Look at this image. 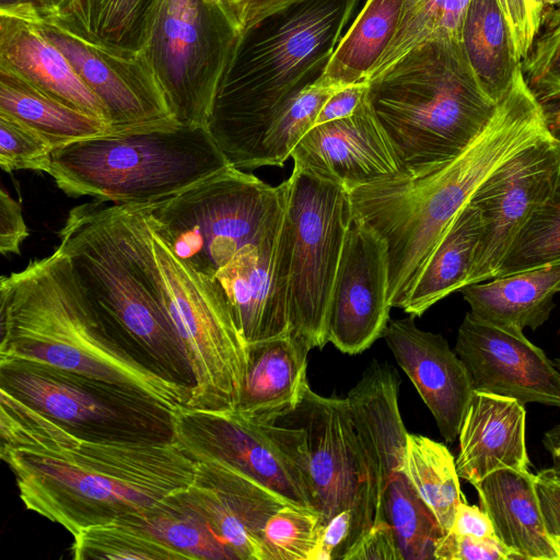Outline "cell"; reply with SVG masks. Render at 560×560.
Masks as SVG:
<instances>
[{"instance_id":"obj_1","label":"cell","mask_w":560,"mask_h":560,"mask_svg":"<svg viewBox=\"0 0 560 560\" xmlns=\"http://www.w3.org/2000/svg\"><path fill=\"white\" fill-rule=\"evenodd\" d=\"M551 137L521 68L485 128L456 156L418 176L349 191L352 213L387 245L392 307H405L430 256L478 188L509 160Z\"/></svg>"},{"instance_id":"obj_2","label":"cell","mask_w":560,"mask_h":560,"mask_svg":"<svg viewBox=\"0 0 560 560\" xmlns=\"http://www.w3.org/2000/svg\"><path fill=\"white\" fill-rule=\"evenodd\" d=\"M358 2L299 0L240 32L206 121L231 166H261L271 121L322 78Z\"/></svg>"},{"instance_id":"obj_3","label":"cell","mask_w":560,"mask_h":560,"mask_svg":"<svg viewBox=\"0 0 560 560\" xmlns=\"http://www.w3.org/2000/svg\"><path fill=\"white\" fill-rule=\"evenodd\" d=\"M0 359H21L135 388L173 411L191 386L133 355L106 325L57 248L0 278Z\"/></svg>"},{"instance_id":"obj_4","label":"cell","mask_w":560,"mask_h":560,"mask_svg":"<svg viewBox=\"0 0 560 560\" xmlns=\"http://www.w3.org/2000/svg\"><path fill=\"white\" fill-rule=\"evenodd\" d=\"M25 508L81 529L141 514L194 482L197 462L176 441H85L58 451L0 454Z\"/></svg>"},{"instance_id":"obj_5","label":"cell","mask_w":560,"mask_h":560,"mask_svg":"<svg viewBox=\"0 0 560 560\" xmlns=\"http://www.w3.org/2000/svg\"><path fill=\"white\" fill-rule=\"evenodd\" d=\"M144 203L95 199L69 211L57 248L110 330L147 354L158 372L192 386L187 358L144 260Z\"/></svg>"},{"instance_id":"obj_6","label":"cell","mask_w":560,"mask_h":560,"mask_svg":"<svg viewBox=\"0 0 560 560\" xmlns=\"http://www.w3.org/2000/svg\"><path fill=\"white\" fill-rule=\"evenodd\" d=\"M366 101L408 176L460 153L497 107L451 38L430 39L368 80Z\"/></svg>"},{"instance_id":"obj_7","label":"cell","mask_w":560,"mask_h":560,"mask_svg":"<svg viewBox=\"0 0 560 560\" xmlns=\"http://www.w3.org/2000/svg\"><path fill=\"white\" fill-rule=\"evenodd\" d=\"M228 166L205 126L175 122L55 148L45 173L73 198L145 203L176 195Z\"/></svg>"},{"instance_id":"obj_8","label":"cell","mask_w":560,"mask_h":560,"mask_svg":"<svg viewBox=\"0 0 560 560\" xmlns=\"http://www.w3.org/2000/svg\"><path fill=\"white\" fill-rule=\"evenodd\" d=\"M288 179L270 186L234 166L166 198L145 202L153 232L211 282L240 252L259 244L282 220Z\"/></svg>"},{"instance_id":"obj_9","label":"cell","mask_w":560,"mask_h":560,"mask_svg":"<svg viewBox=\"0 0 560 560\" xmlns=\"http://www.w3.org/2000/svg\"><path fill=\"white\" fill-rule=\"evenodd\" d=\"M145 209V205H144ZM144 260L191 374L188 407L235 410L247 369V346L225 298L143 228Z\"/></svg>"},{"instance_id":"obj_10","label":"cell","mask_w":560,"mask_h":560,"mask_svg":"<svg viewBox=\"0 0 560 560\" xmlns=\"http://www.w3.org/2000/svg\"><path fill=\"white\" fill-rule=\"evenodd\" d=\"M259 427L303 475L322 526L342 511L352 513L349 548L383 520L381 497L346 398L322 396L307 384L292 412Z\"/></svg>"},{"instance_id":"obj_11","label":"cell","mask_w":560,"mask_h":560,"mask_svg":"<svg viewBox=\"0 0 560 560\" xmlns=\"http://www.w3.org/2000/svg\"><path fill=\"white\" fill-rule=\"evenodd\" d=\"M0 389L85 441H173V410L135 388L46 363L0 359Z\"/></svg>"},{"instance_id":"obj_12","label":"cell","mask_w":560,"mask_h":560,"mask_svg":"<svg viewBox=\"0 0 560 560\" xmlns=\"http://www.w3.org/2000/svg\"><path fill=\"white\" fill-rule=\"evenodd\" d=\"M352 214L340 184L294 167L288 179L289 335L307 347L327 343V313Z\"/></svg>"},{"instance_id":"obj_13","label":"cell","mask_w":560,"mask_h":560,"mask_svg":"<svg viewBox=\"0 0 560 560\" xmlns=\"http://www.w3.org/2000/svg\"><path fill=\"white\" fill-rule=\"evenodd\" d=\"M240 32L217 0L160 1L142 54L179 125L206 127Z\"/></svg>"},{"instance_id":"obj_14","label":"cell","mask_w":560,"mask_h":560,"mask_svg":"<svg viewBox=\"0 0 560 560\" xmlns=\"http://www.w3.org/2000/svg\"><path fill=\"white\" fill-rule=\"evenodd\" d=\"M560 180V139H545L515 155L475 192L482 232L467 284L495 277L515 237ZM465 285V287H466Z\"/></svg>"},{"instance_id":"obj_15","label":"cell","mask_w":560,"mask_h":560,"mask_svg":"<svg viewBox=\"0 0 560 560\" xmlns=\"http://www.w3.org/2000/svg\"><path fill=\"white\" fill-rule=\"evenodd\" d=\"M174 438L195 460L226 464L271 489L290 503L311 508L303 475L280 445L235 410L178 407Z\"/></svg>"},{"instance_id":"obj_16","label":"cell","mask_w":560,"mask_h":560,"mask_svg":"<svg viewBox=\"0 0 560 560\" xmlns=\"http://www.w3.org/2000/svg\"><path fill=\"white\" fill-rule=\"evenodd\" d=\"M32 21L106 106L113 132L177 122L142 52L128 56L100 47L51 16Z\"/></svg>"},{"instance_id":"obj_17","label":"cell","mask_w":560,"mask_h":560,"mask_svg":"<svg viewBox=\"0 0 560 560\" xmlns=\"http://www.w3.org/2000/svg\"><path fill=\"white\" fill-rule=\"evenodd\" d=\"M388 285L387 245L352 213L328 306L327 342L358 354L383 336L392 308Z\"/></svg>"},{"instance_id":"obj_18","label":"cell","mask_w":560,"mask_h":560,"mask_svg":"<svg viewBox=\"0 0 560 560\" xmlns=\"http://www.w3.org/2000/svg\"><path fill=\"white\" fill-rule=\"evenodd\" d=\"M454 350L475 390L560 408V372L523 329L495 325L468 312Z\"/></svg>"},{"instance_id":"obj_19","label":"cell","mask_w":560,"mask_h":560,"mask_svg":"<svg viewBox=\"0 0 560 560\" xmlns=\"http://www.w3.org/2000/svg\"><path fill=\"white\" fill-rule=\"evenodd\" d=\"M289 266L283 214L259 244L245 247L210 282L225 298L247 343L289 334Z\"/></svg>"},{"instance_id":"obj_20","label":"cell","mask_w":560,"mask_h":560,"mask_svg":"<svg viewBox=\"0 0 560 560\" xmlns=\"http://www.w3.org/2000/svg\"><path fill=\"white\" fill-rule=\"evenodd\" d=\"M294 167L348 191L408 176L366 96L350 116L313 126L294 147Z\"/></svg>"},{"instance_id":"obj_21","label":"cell","mask_w":560,"mask_h":560,"mask_svg":"<svg viewBox=\"0 0 560 560\" xmlns=\"http://www.w3.org/2000/svg\"><path fill=\"white\" fill-rule=\"evenodd\" d=\"M191 486L182 492L236 560H260L262 529L289 503L244 472L217 460H196Z\"/></svg>"},{"instance_id":"obj_22","label":"cell","mask_w":560,"mask_h":560,"mask_svg":"<svg viewBox=\"0 0 560 560\" xmlns=\"http://www.w3.org/2000/svg\"><path fill=\"white\" fill-rule=\"evenodd\" d=\"M413 318L410 315L389 320L383 337L433 415L441 435L453 443L474 385L466 365L446 339L420 329Z\"/></svg>"},{"instance_id":"obj_23","label":"cell","mask_w":560,"mask_h":560,"mask_svg":"<svg viewBox=\"0 0 560 560\" xmlns=\"http://www.w3.org/2000/svg\"><path fill=\"white\" fill-rule=\"evenodd\" d=\"M524 405L515 398L474 392L458 432L459 478L475 487L499 469L529 470Z\"/></svg>"},{"instance_id":"obj_24","label":"cell","mask_w":560,"mask_h":560,"mask_svg":"<svg viewBox=\"0 0 560 560\" xmlns=\"http://www.w3.org/2000/svg\"><path fill=\"white\" fill-rule=\"evenodd\" d=\"M0 68L59 102L109 124L106 106L34 21L0 14Z\"/></svg>"},{"instance_id":"obj_25","label":"cell","mask_w":560,"mask_h":560,"mask_svg":"<svg viewBox=\"0 0 560 560\" xmlns=\"http://www.w3.org/2000/svg\"><path fill=\"white\" fill-rule=\"evenodd\" d=\"M399 383L393 366L373 360L346 397L381 497V505L386 480L393 474L404 471L408 432L398 406Z\"/></svg>"},{"instance_id":"obj_26","label":"cell","mask_w":560,"mask_h":560,"mask_svg":"<svg viewBox=\"0 0 560 560\" xmlns=\"http://www.w3.org/2000/svg\"><path fill=\"white\" fill-rule=\"evenodd\" d=\"M311 350L289 334L248 343L247 369L235 412L256 425L292 412L307 386Z\"/></svg>"},{"instance_id":"obj_27","label":"cell","mask_w":560,"mask_h":560,"mask_svg":"<svg viewBox=\"0 0 560 560\" xmlns=\"http://www.w3.org/2000/svg\"><path fill=\"white\" fill-rule=\"evenodd\" d=\"M497 538L522 560H560L546 530L529 470L499 469L475 486Z\"/></svg>"},{"instance_id":"obj_28","label":"cell","mask_w":560,"mask_h":560,"mask_svg":"<svg viewBox=\"0 0 560 560\" xmlns=\"http://www.w3.org/2000/svg\"><path fill=\"white\" fill-rule=\"evenodd\" d=\"M470 312L480 319L521 329L542 326L560 292V264L495 277L460 289Z\"/></svg>"},{"instance_id":"obj_29","label":"cell","mask_w":560,"mask_h":560,"mask_svg":"<svg viewBox=\"0 0 560 560\" xmlns=\"http://www.w3.org/2000/svg\"><path fill=\"white\" fill-rule=\"evenodd\" d=\"M459 44L480 86L498 104L509 92L522 63L498 0H470Z\"/></svg>"},{"instance_id":"obj_30","label":"cell","mask_w":560,"mask_h":560,"mask_svg":"<svg viewBox=\"0 0 560 560\" xmlns=\"http://www.w3.org/2000/svg\"><path fill=\"white\" fill-rule=\"evenodd\" d=\"M161 0H70L51 15L91 43L133 56L149 40Z\"/></svg>"},{"instance_id":"obj_31","label":"cell","mask_w":560,"mask_h":560,"mask_svg":"<svg viewBox=\"0 0 560 560\" xmlns=\"http://www.w3.org/2000/svg\"><path fill=\"white\" fill-rule=\"evenodd\" d=\"M482 232L479 209L469 201L455 217L415 283L404 312L421 316L460 290L471 273Z\"/></svg>"},{"instance_id":"obj_32","label":"cell","mask_w":560,"mask_h":560,"mask_svg":"<svg viewBox=\"0 0 560 560\" xmlns=\"http://www.w3.org/2000/svg\"><path fill=\"white\" fill-rule=\"evenodd\" d=\"M404 0H368L339 40L319 81L337 89L365 82L392 43Z\"/></svg>"},{"instance_id":"obj_33","label":"cell","mask_w":560,"mask_h":560,"mask_svg":"<svg viewBox=\"0 0 560 560\" xmlns=\"http://www.w3.org/2000/svg\"><path fill=\"white\" fill-rule=\"evenodd\" d=\"M0 112L40 133L54 148L113 132L108 122L59 102L2 68Z\"/></svg>"},{"instance_id":"obj_34","label":"cell","mask_w":560,"mask_h":560,"mask_svg":"<svg viewBox=\"0 0 560 560\" xmlns=\"http://www.w3.org/2000/svg\"><path fill=\"white\" fill-rule=\"evenodd\" d=\"M404 472L443 530L448 532L458 505L465 500L450 450L430 438L408 433Z\"/></svg>"},{"instance_id":"obj_35","label":"cell","mask_w":560,"mask_h":560,"mask_svg":"<svg viewBox=\"0 0 560 560\" xmlns=\"http://www.w3.org/2000/svg\"><path fill=\"white\" fill-rule=\"evenodd\" d=\"M137 524L191 560H236L182 492L122 520Z\"/></svg>"},{"instance_id":"obj_36","label":"cell","mask_w":560,"mask_h":560,"mask_svg":"<svg viewBox=\"0 0 560 560\" xmlns=\"http://www.w3.org/2000/svg\"><path fill=\"white\" fill-rule=\"evenodd\" d=\"M382 516L393 528L404 560H431L444 530L404 471L382 489Z\"/></svg>"},{"instance_id":"obj_37","label":"cell","mask_w":560,"mask_h":560,"mask_svg":"<svg viewBox=\"0 0 560 560\" xmlns=\"http://www.w3.org/2000/svg\"><path fill=\"white\" fill-rule=\"evenodd\" d=\"M469 2L470 0H404L397 32L368 80L430 39L451 38L459 42Z\"/></svg>"},{"instance_id":"obj_38","label":"cell","mask_w":560,"mask_h":560,"mask_svg":"<svg viewBox=\"0 0 560 560\" xmlns=\"http://www.w3.org/2000/svg\"><path fill=\"white\" fill-rule=\"evenodd\" d=\"M75 560H184L186 557L145 528L114 521L81 529L73 536Z\"/></svg>"},{"instance_id":"obj_39","label":"cell","mask_w":560,"mask_h":560,"mask_svg":"<svg viewBox=\"0 0 560 560\" xmlns=\"http://www.w3.org/2000/svg\"><path fill=\"white\" fill-rule=\"evenodd\" d=\"M555 264H560V180L515 237L495 277Z\"/></svg>"},{"instance_id":"obj_40","label":"cell","mask_w":560,"mask_h":560,"mask_svg":"<svg viewBox=\"0 0 560 560\" xmlns=\"http://www.w3.org/2000/svg\"><path fill=\"white\" fill-rule=\"evenodd\" d=\"M0 454L11 450H67L82 441L3 389H0Z\"/></svg>"},{"instance_id":"obj_41","label":"cell","mask_w":560,"mask_h":560,"mask_svg":"<svg viewBox=\"0 0 560 560\" xmlns=\"http://www.w3.org/2000/svg\"><path fill=\"white\" fill-rule=\"evenodd\" d=\"M337 90L318 80L299 93L275 117L261 141V166H283L298 142L315 125L323 105Z\"/></svg>"},{"instance_id":"obj_42","label":"cell","mask_w":560,"mask_h":560,"mask_svg":"<svg viewBox=\"0 0 560 560\" xmlns=\"http://www.w3.org/2000/svg\"><path fill=\"white\" fill-rule=\"evenodd\" d=\"M323 528L313 509L284 504L262 529L260 560H311Z\"/></svg>"},{"instance_id":"obj_43","label":"cell","mask_w":560,"mask_h":560,"mask_svg":"<svg viewBox=\"0 0 560 560\" xmlns=\"http://www.w3.org/2000/svg\"><path fill=\"white\" fill-rule=\"evenodd\" d=\"M521 68L528 89L540 104L560 97V4L545 10Z\"/></svg>"},{"instance_id":"obj_44","label":"cell","mask_w":560,"mask_h":560,"mask_svg":"<svg viewBox=\"0 0 560 560\" xmlns=\"http://www.w3.org/2000/svg\"><path fill=\"white\" fill-rule=\"evenodd\" d=\"M54 145L40 133L0 112V167L46 172Z\"/></svg>"},{"instance_id":"obj_45","label":"cell","mask_w":560,"mask_h":560,"mask_svg":"<svg viewBox=\"0 0 560 560\" xmlns=\"http://www.w3.org/2000/svg\"><path fill=\"white\" fill-rule=\"evenodd\" d=\"M435 560H522L497 537L476 538L448 530L440 538Z\"/></svg>"},{"instance_id":"obj_46","label":"cell","mask_w":560,"mask_h":560,"mask_svg":"<svg viewBox=\"0 0 560 560\" xmlns=\"http://www.w3.org/2000/svg\"><path fill=\"white\" fill-rule=\"evenodd\" d=\"M510 24L516 52L525 58L539 30L544 12L532 0H498Z\"/></svg>"},{"instance_id":"obj_47","label":"cell","mask_w":560,"mask_h":560,"mask_svg":"<svg viewBox=\"0 0 560 560\" xmlns=\"http://www.w3.org/2000/svg\"><path fill=\"white\" fill-rule=\"evenodd\" d=\"M342 560H404L392 526L382 520L365 532Z\"/></svg>"},{"instance_id":"obj_48","label":"cell","mask_w":560,"mask_h":560,"mask_svg":"<svg viewBox=\"0 0 560 560\" xmlns=\"http://www.w3.org/2000/svg\"><path fill=\"white\" fill-rule=\"evenodd\" d=\"M546 530L560 558V470L545 468L535 475Z\"/></svg>"},{"instance_id":"obj_49","label":"cell","mask_w":560,"mask_h":560,"mask_svg":"<svg viewBox=\"0 0 560 560\" xmlns=\"http://www.w3.org/2000/svg\"><path fill=\"white\" fill-rule=\"evenodd\" d=\"M352 533V513L342 511L324 526L311 560H342L348 551Z\"/></svg>"},{"instance_id":"obj_50","label":"cell","mask_w":560,"mask_h":560,"mask_svg":"<svg viewBox=\"0 0 560 560\" xmlns=\"http://www.w3.org/2000/svg\"><path fill=\"white\" fill-rule=\"evenodd\" d=\"M28 236L21 205L9 192L0 191V252L2 255L19 254L21 244Z\"/></svg>"},{"instance_id":"obj_51","label":"cell","mask_w":560,"mask_h":560,"mask_svg":"<svg viewBox=\"0 0 560 560\" xmlns=\"http://www.w3.org/2000/svg\"><path fill=\"white\" fill-rule=\"evenodd\" d=\"M366 91L368 81L338 89L323 105L315 125L346 118L352 115L365 100Z\"/></svg>"},{"instance_id":"obj_52","label":"cell","mask_w":560,"mask_h":560,"mask_svg":"<svg viewBox=\"0 0 560 560\" xmlns=\"http://www.w3.org/2000/svg\"><path fill=\"white\" fill-rule=\"evenodd\" d=\"M299 0H234L224 5L240 31Z\"/></svg>"},{"instance_id":"obj_53","label":"cell","mask_w":560,"mask_h":560,"mask_svg":"<svg viewBox=\"0 0 560 560\" xmlns=\"http://www.w3.org/2000/svg\"><path fill=\"white\" fill-rule=\"evenodd\" d=\"M453 533L476 538L497 537L488 514L477 505H470L465 500L457 508L452 528Z\"/></svg>"},{"instance_id":"obj_54","label":"cell","mask_w":560,"mask_h":560,"mask_svg":"<svg viewBox=\"0 0 560 560\" xmlns=\"http://www.w3.org/2000/svg\"><path fill=\"white\" fill-rule=\"evenodd\" d=\"M55 12L51 0H0V14L38 20Z\"/></svg>"},{"instance_id":"obj_55","label":"cell","mask_w":560,"mask_h":560,"mask_svg":"<svg viewBox=\"0 0 560 560\" xmlns=\"http://www.w3.org/2000/svg\"><path fill=\"white\" fill-rule=\"evenodd\" d=\"M542 445L552 458V468L560 470V422L544 433Z\"/></svg>"},{"instance_id":"obj_56","label":"cell","mask_w":560,"mask_h":560,"mask_svg":"<svg viewBox=\"0 0 560 560\" xmlns=\"http://www.w3.org/2000/svg\"><path fill=\"white\" fill-rule=\"evenodd\" d=\"M540 105L550 133L560 139V97Z\"/></svg>"},{"instance_id":"obj_57","label":"cell","mask_w":560,"mask_h":560,"mask_svg":"<svg viewBox=\"0 0 560 560\" xmlns=\"http://www.w3.org/2000/svg\"><path fill=\"white\" fill-rule=\"evenodd\" d=\"M545 8H551L560 4V0H542Z\"/></svg>"},{"instance_id":"obj_58","label":"cell","mask_w":560,"mask_h":560,"mask_svg":"<svg viewBox=\"0 0 560 560\" xmlns=\"http://www.w3.org/2000/svg\"><path fill=\"white\" fill-rule=\"evenodd\" d=\"M68 1H70V0H51L55 11L57 9H59L60 7H62L63 4H66Z\"/></svg>"},{"instance_id":"obj_59","label":"cell","mask_w":560,"mask_h":560,"mask_svg":"<svg viewBox=\"0 0 560 560\" xmlns=\"http://www.w3.org/2000/svg\"><path fill=\"white\" fill-rule=\"evenodd\" d=\"M552 363L557 368V370L560 372V358L553 359Z\"/></svg>"},{"instance_id":"obj_60","label":"cell","mask_w":560,"mask_h":560,"mask_svg":"<svg viewBox=\"0 0 560 560\" xmlns=\"http://www.w3.org/2000/svg\"><path fill=\"white\" fill-rule=\"evenodd\" d=\"M217 1H219V2H220V3H222L223 5H226V4L231 3V2H232V1H234V0H217Z\"/></svg>"}]
</instances>
